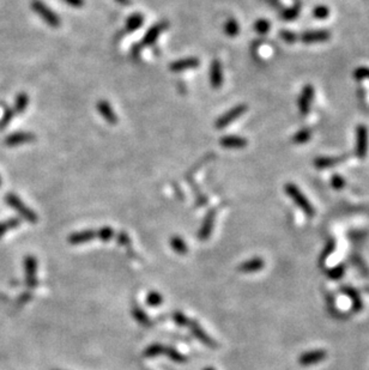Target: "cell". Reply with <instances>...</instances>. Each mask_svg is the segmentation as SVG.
I'll return each mask as SVG.
<instances>
[{
    "label": "cell",
    "instance_id": "6da1fadb",
    "mask_svg": "<svg viewBox=\"0 0 369 370\" xmlns=\"http://www.w3.org/2000/svg\"><path fill=\"white\" fill-rule=\"evenodd\" d=\"M31 9L36 14H38V16L41 17V20L45 22L46 24H48L49 27L52 28L60 27L61 24L60 17H58V14L56 12H53V11L50 10L45 3L41 2V0H32Z\"/></svg>",
    "mask_w": 369,
    "mask_h": 370
},
{
    "label": "cell",
    "instance_id": "7a4b0ae2",
    "mask_svg": "<svg viewBox=\"0 0 369 370\" xmlns=\"http://www.w3.org/2000/svg\"><path fill=\"white\" fill-rule=\"evenodd\" d=\"M5 201L10 207L14 208V210H16L18 213H20L22 217L25 219V221L29 223H32V224L38 223V216H36L35 212L32 211L31 208H29L27 205H25L23 201H22L20 198L16 196V194H13V193L6 194Z\"/></svg>",
    "mask_w": 369,
    "mask_h": 370
},
{
    "label": "cell",
    "instance_id": "3957f363",
    "mask_svg": "<svg viewBox=\"0 0 369 370\" xmlns=\"http://www.w3.org/2000/svg\"><path fill=\"white\" fill-rule=\"evenodd\" d=\"M144 355H145L146 357H155V356H158V355H165V356H168L169 358L174 359V361H176V362L186 361V357L180 354V352H178L176 350H174V348H172L169 346H163V345H161V344L150 345V346L145 350V352H144Z\"/></svg>",
    "mask_w": 369,
    "mask_h": 370
},
{
    "label": "cell",
    "instance_id": "277c9868",
    "mask_svg": "<svg viewBox=\"0 0 369 370\" xmlns=\"http://www.w3.org/2000/svg\"><path fill=\"white\" fill-rule=\"evenodd\" d=\"M247 110V106L246 104H237L234 108H231L230 110H228L226 114H223L222 116H219L216 121V128L222 129L226 128L227 126H229L231 122L236 120L240 116H242Z\"/></svg>",
    "mask_w": 369,
    "mask_h": 370
},
{
    "label": "cell",
    "instance_id": "5b68a950",
    "mask_svg": "<svg viewBox=\"0 0 369 370\" xmlns=\"http://www.w3.org/2000/svg\"><path fill=\"white\" fill-rule=\"evenodd\" d=\"M25 267V282L28 287L34 289L38 285V278H36V271H38V261L32 255H28L24 260Z\"/></svg>",
    "mask_w": 369,
    "mask_h": 370
},
{
    "label": "cell",
    "instance_id": "8992f818",
    "mask_svg": "<svg viewBox=\"0 0 369 370\" xmlns=\"http://www.w3.org/2000/svg\"><path fill=\"white\" fill-rule=\"evenodd\" d=\"M368 151V129L366 126L360 125L356 129V154L359 158H364Z\"/></svg>",
    "mask_w": 369,
    "mask_h": 370
},
{
    "label": "cell",
    "instance_id": "52a82bcc",
    "mask_svg": "<svg viewBox=\"0 0 369 370\" xmlns=\"http://www.w3.org/2000/svg\"><path fill=\"white\" fill-rule=\"evenodd\" d=\"M36 137L34 133L31 132H14L12 134L7 135L5 139V145L6 146H20L23 145V144H29L35 142Z\"/></svg>",
    "mask_w": 369,
    "mask_h": 370
},
{
    "label": "cell",
    "instance_id": "ba28073f",
    "mask_svg": "<svg viewBox=\"0 0 369 370\" xmlns=\"http://www.w3.org/2000/svg\"><path fill=\"white\" fill-rule=\"evenodd\" d=\"M167 28H168L167 22H161V23L153 25V27H151L149 30L146 31L145 36L143 37L142 42H140V47L143 48V47H147V46L153 45V43L157 41L158 36H160Z\"/></svg>",
    "mask_w": 369,
    "mask_h": 370
},
{
    "label": "cell",
    "instance_id": "9c48e42d",
    "mask_svg": "<svg viewBox=\"0 0 369 370\" xmlns=\"http://www.w3.org/2000/svg\"><path fill=\"white\" fill-rule=\"evenodd\" d=\"M223 67L219 60L215 59L210 66V84L213 89H219L223 85Z\"/></svg>",
    "mask_w": 369,
    "mask_h": 370
},
{
    "label": "cell",
    "instance_id": "30bf717a",
    "mask_svg": "<svg viewBox=\"0 0 369 370\" xmlns=\"http://www.w3.org/2000/svg\"><path fill=\"white\" fill-rule=\"evenodd\" d=\"M96 108H97V110H99L101 116H102L104 120L108 122V124H110V125L118 124V121H119L118 115L115 114L114 109L112 108L110 103L108 102V101H104V100L99 101L96 104Z\"/></svg>",
    "mask_w": 369,
    "mask_h": 370
},
{
    "label": "cell",
    "instance_id": "8fae6325",
    "mask_svg": "<svg viewBox=\"0 0 369 370\" xmlns=\"http://www.w3.org/2000/svg\"><path fill=\"white\" fill-rule=\"evenodd\" d=\"M313 99H314L313 86L310 84L306 85L301 93V97L299 99V108H300V111H301L303 115H307V113H309L310 104H312Z\"/></svg>",
    "mask_w": 369,
    "mask_h": 370
},
{
    "label": "cell",
    "instance_id": "7c38bea8",
    "mask_svg": "<svg viewBox=\"0 0 369 370\" xmlns=\"http://www.w3.org/2000/svg\"><path fill=\"white\" fill-rule=\"evenodd\" d=\"M199 66V59L197 57H184V59L176 60L171 64V71L173 72H182L192 68H197Z\"/></svg>",
    "mask_w": 369,
    "mask_h": 370
},
{
    "label": "cell",
    "instance_id": "4fadbf2b",
    "mask_svg": "<svg viewBox=\"0 0 369 370\" xmlns=\"http://www.w3.org/2000/svg\"><path fill=\"white\" fill-rule=\"evenodd\" d=\"M220 146L226 147V149H244L247 146V139L242 138V137L237 135H226L219 139Z\"/></svg>",
    "mask_w": 369,
    "mask_h": 370
},
{
    "label": "cell",
    "instance_id": "5bb4252c",
    "mask_svg": "<svg viewBox=\"0 0 369 370\" xmlns=\"http://www.w3.org/2000/svg\"><path fill=\"white\" fill-rule=\"evenodd\" d=\"M215 216H216L215 211H210L209 213L206 215L204 222H202L201 228H200V230H199V233H198L199 240L206 241L210 237V235H211L213 223H215Z\"/></svg>",
    "mask_w": 369,
    "mask_h": 370
},
{
    "label": "cell",
    "instance_id": "9a60e30c",
    "mask_svg": "<svg viewBox=\"0 0 369 370\" xmlns=\"http://www.w3.org/2000/svg\"><path fill=\"white\" fill-rule=\"evenodd\" d=\"M190 327V329L192 330V333H193V336L197 338V339H199L200 341H202L205 345H208L209 347H215V341H213L211 338H210L208 334L205 333V330L201 328L200 326L198 325L197 322L195 321H192V320H190V322H188V326Z\"/></svg>",
    "mask_w": 369,
    "mask_h": 370
},
{
    "label": "cell",
    "instance_id": "2e32d148",
    "mask_svg": "<svg viewBox=\"0 0 369 370\" xmlns=\"http://www.w3.org/2000/svg\"><path fill=\"white\" fill-rule=\"evenodd\" d=\"M96 237V231L94 230H83V231H78L72 233V235L68 237V242L72 244H81L85 242H90Z\"/></svg>",
    "mask_w": 369,
    "mask_h": 370
},
{
    "label": "cell",
    "instance_id": "e0dca14e",
    "mask_svg": "<svg viewBox=\"0 0 369 370\" xmlns=\"http://www.w3.org/2000/svg\"><path fill=\"white\" fill-rule=\"evenodd\" d=\"M302 41L306 43H316V42H324L330 38V32L325 30L318 31H308L302 35Z\"/></svg>",
    "mask_w": 369,
    "mask_h": 370
},
{
    "label": "cell",
    "instance_id": "ac0fdd59",
    "mask_svg": "<svg viewBox=\"0 0 369 370\" xmlns=\"http://www.w3.org/2000/svg\"><path fill=\"white\" fill-rule=\"evenodd\" d=\"M285 190H287V193L289 194V196H291L292 198H294L296 203L301 205V206L305 208L306 211H308V212L312 211V207L309 206V204L307 203V200L305 199V198H303L301 192H300V189L296 188L294 185H291V183H290V185H287V186H285Z\"/></svg>",
    "mask_w": 369,
    "mask_h": 370
},
{
    "label": "cell",
    "instance_id": "d6986e66",
    "mask_svg": "<svg viewBox=\"0 0 369 370\" xmlns=\"http://www.w3.org/2000/svg\"><path fill=\"white\" fill-rule=\"evenodd\" d=\"M144 23V16L142 13H133L128 17V20L126 21L125 24V30L127 32H133L142 27Z\"/></svg>",
    "mask_w": 369,
    "mask_h": 370
},
{
    "label": "cell",
    "instance_id": "ffe728a7",
    "mask_svg": "<svg viewBox=\"0 0 369 370\" xmlns=\"http://www.w3.org/2000/svg\"><path fill=\"white\" fill-rule=\"evenodd\" d=\"M29 103V97L25 92H20L16 97V101H14V107L13 111L16 114H22L23 111L27 109Z\"/></svg>",
    "mask_w": 369,
    "mask_h": 370
},
{
    "label": "cell",
    "instance_id": "44dd1931",
    "mask_svg": "<svg viewBox=\"0 0 369 370\" xmlns=\"http://www.w3.org/2000/svg\"><path fill=\"white\" fill-rule=\"evenodd\" d=\"M171 246L173 250H175L178 254H186L187 253V244L180 236H174L171 240Z\"/></svg>",
    "mask_w": 369,
    "mask_h": 370
},
{
    "label": "cell",
    "instance_id": "7402d4cb",
    "mask_svg": "<svg viewBox=\"0 0 369 370\" xmlns=\"http://www.w3.org/2000/svg\"><path fill=\"white\" fill-rule=\"evenodd\" d=\"M238 31H240V27H238L237 22L234 18H229L224 24V32L230 37H234L238 34Z\"/></svg>",
    "mask_w": 369,
    "mask_h": 370
},
{
    "label": "cell",
    "instance_id": "603a6c76",
    "mask_svg": "<svg viewBox=\"0 0 369 370\" xmlns=\"http://www.w3.org/2000/svg\"><path fill=\"white\" fill-rule=\"evenodd\" d=\"M21 224V219L18 218H11L7 219L5 222L0 223V237L9 231V230H12L14 228H17L18 225Z\"/></svg>",
    "mask_w": 369,
    "mask_h": 370
},
{
    "label": "cell",
    "instance_id": "cb8c5ba5",
    "mask_svg": "<svg viewBox=\"0 0 369 370\" xmlns=\"http://www.w3.org/2000/svg\"><path fill=\"white\" fill-rule=\"evenodd\" d=\"M132 313H133V316H135V319L140 323V325L151 326V320L147 318V315L139 307H137L136 305V307L133 308Z\"/></svg>",
    "mask_w": 369,
    "mask_h": 370
},
{
    "label": "cell",
    "instance_id": "d4e9b609",
    "mask_svg": "<svg viewBox=\"0 0 369 370\" xmlns=\"http://www.w3.org/2000/svg\"><path fill=\"white\" fill-rule=\"evenodd\" d=\"M113 236H114V231L110 226H103L102 229H100L99 231H96V237H99L100 240L104 241V242L110 241L112 239H113Z\"/></svg>",
    "mask_w": 369,
    "mask_h": 370
},
{
    "label": "cell",
    "instance_id": "484cf974",
    "mask_svg": "<svg viewBox=\"0 0 369 370\" xmlns=\"http://www.w3.org/2000/svg\"><path fill=\"white\" fill-rule=\"evenodd\" d=\"M162 302H163V297L161 296V294L156 293V291L150 293L146 297V303L149 304L150 307H158Z\"/></svg>",
    "mask_w": 369,
    "mask_h": 370
},
{
    "label": "cell",
    "instance_id": "4316f807",
    "mask_svg": "<svg viewBox=\"0 0 369 370\" xmlns=\"http://www.w3.org/2000/svg\"><path fill=\"white\" fill-rule=\"evenodd\" d=\"M310 129H301V131H299L298 133H296L295 137H294V142L296 144H305L306 142H308V140L310 139Z\"/></svg>",
    "mask_w": 369,
    "mask_h": 370
},
{
    "label": "cell",
    "instance_id": "83f0119b",
    "mask_svg": "<svg viewBox=\"0 0 369 370\" xmlns=\"http://www.w3.org/2000/svg\"><path fill=\"white\" fill-rule=\"evenodd\" d=\"M339 163V158H331V157H324L317 160V167L319 168H328L332 165Z\"/></svg>",
    "mask_w": 369,
    "mask_h": 370
},
{
    "label": "cell",
    "instance_id": "f1b7e54d",
    "mask_svg": "<svg viewBox=\"0 0 369 370\" xmlns=\"http://www.w3.org/2000/svg\"><path fill=\"white\" fill-rule=\"evenodd\" d=\"M14 116V111L13 109H6L4 111L2 119H0V129H4L7 127V125L12 121V119Z\"/></svg>",
    "mask_w": 369,
    "mask_h": 370
},
{
    "label": "cell",
    "instance_id": "f546056e",
    "mask_svg": "<svg viewBox=\"0 0 369 370\" xmlns=\"http://www.w3.org/2000/svg\"><path fill=\"white\" fill-rule=\"evenodd\" d=\"M270 27H271V24L266 20H259V21H256L254 24L255 31L258 32V34H262V35L266 34V32L270 30Z\"/></svg>",
    "mask_w": 369,
    "mask_h": 370
},
{
    "label": "cell",
    "instance_id": "4dcf8cb0",
    "mask_svg": "<svg viewBox=\"0 0 369 370\" xmlns=\"http://www.w3.org/2000/svg\"><path fill=\"white\" fill-rule=\"evenodd\" d=\"M313 14L317 20H326L330 14V10L326 6H317L313 11Z\"/></svg>",
    "mask_w": 369,
    "mask_h": 370
},
{
    "label": "cell",
    "instance_id": "1f68e13d",
    "mask_svg": "<svg viewBox=\"0 0 369 370\" xmlns=\"http://www.w3.org/2000/svg\"><path fill=\"white\" fill-rule=\"evenodd\" d=\"M173 319H174L175 322L180 326H186L187 327L188 322H190V319H188L184 314H182L181 311H175L174 314H173Z\"/></svg>",
    "mask_w": 369,
    "mask_h": 370
},
{
    "label": "cell",
    "instance_id": "d6a6232c",
    "mask_svg": "<svg viewBox=\"0 0 369 370\" xmlns=\"http://www.w3.org/2000/svg\"><path fill=\"white\" fill-rule=\"evenodd\" d=\"M281 35H282V38H283L284 41L288 43H292L298 40V36H296V34H294L292 31H282Z\"/></svg>",
    "mask_w": 369,
    "mask_h": 370
},
{
    "label": "cell",
    "instance_id": "836d02e7",
    "mask_svg": "<svg viewBox=\"0 0 369 370\" xmlns=\"http://www.w3.org/2000/svg\"><path fill=\"white\" fill-rule=\"evenodd\" d=\"M118 241H119V243L122 244V246H126V247H128L130 244H131V240H130V237L126 232L119 233Z\"/></svg>",
    "mask_w": 369,
    "mask_h": 370
},
{
    "label": "cell",
    "instance_id": "e575fe53",
    "mask_svg": "<svg viewBox=\"0 0 369 370\" xmlns=\"http://www.w3.org/2000/svg\"><path fill=\"white\" fill-rule=\"evenodd\" d=\"M355 77L356 78H369V68L360 67L355 71Z\"/></svg>",
    "mask_w": 369,
    "mask_h": 370
},
{
    "label": "cell",
    "instance_id": "d590c367",
    "mask_svg": "<svg viewBox=\"0 0 369 370\" xmlns=\"http://www.w3.org/2000/svg\"><path fill=\"white\" fill-rule=\"evenodd\" d=\"M63 2L72 7H76V9H79V7L84 6L85 4L84 0H63Z\"/></svg>",
    "mask_w": 369,
    "mask_h": 370
},
{
    "label": "cell",
    "instance_id": "8d00e7d4",
    "mask_svg": "<svg viewBox=\"0 0 369 370\" xmlns=\"http://www.w3.org/2000/svg\"><path fill=\"white\" fill-rule=\"evenodd\" d=\"M30 300H31V294L24 293L20 298H18V304H24V303H27V302H29Z\"/></svg>",
    "mask_w": 369,
    "mask_h": 370
},
{
    "label": "cell",
    "instance_id": "74e56055",
    "mask_svg": "<svg viewBox=\"0 0 369 370\" xmlns=\"http://www.w3.org/2000/svg\"><path fill=\"white\" fill-rule=\"evenodd\" d=\"M299 12H300V10H298V9H295L292 11H287V12H284V18L285 20H294V17Z\"/></svg>",
    "mask_w": 369,
    "mask_h": 370
},
{
    "label": "cell",
    "instance_id": "f35d334b",
    "mask_svg": "<svg viewBox=\"0 0 369 370\" xmlns=\"http://www.w3.org/2000/svg\"><path fill=\"white\" fill-rule=\"evenodd\" d=\"M115 2H117L118 4H120V5H124V6L130 5V4H131V0H115Z\"/></svg>",
    "mask_w": 369,
    "mask_h": 370
},
{
    "label": "cell",
    "instance_id": "ab89813d",
    "mask_svg": "<svg viewBox=\"0 0 369 370\" xmlns=\"http://www.w3.org/2000/svg\"><path fill=\"white\" fill-rule=\"evenodd\" d=\"M205 370H215V369H213V368H206Z\"/></svg>",
    "mask_w": 369,
    "mask_h": 370
},
{
    "label": "cell",
    "instance_id": "60d3db41",
    "mask_svg": "<svg viewBox=\"0 0 369 370\" xmlns=\"http://www.w3.org/2000/svg\"><path fill=\"white\" fill-rule=\"evenodd\" d=\"M0 185H2V179H0Z\"/></svg>",
    "mask_w": 369,
    "mask_h": 370
}]
</instances>
